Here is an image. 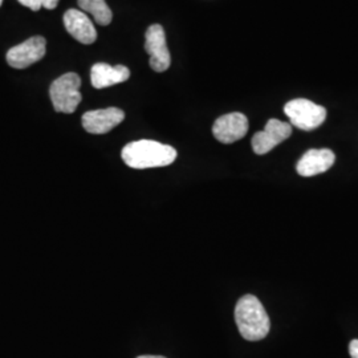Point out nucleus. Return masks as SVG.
Instances as JSON below:
<instances>
[{
  "mask_svg": "<svg viewBox=\"0 0 358 358\" xmlns=\"http://www.w3.org/2000/svg\"><path fill=\"white\" fill-rule=\"evenodd\" d=\"M177 155L173 146L152 140L130 142L121 152L122 161L137 170L169 166L177 159Z\"/></svg>",
  "mask_w": 358,
  "mask_h": 358,
  "instance_id": "nucleus-1",
  "label": "nucleus"
},
{
  "mask_svg": "<svg viewBox=\"0 0 358 358\" xmlns=\"http://www.w3.org/2000/svg\"><path fill=\"white\" fill-rule=\"evenodd\" d=\"M235 321L242 337L247 341L263 340L271 328L268 313L260 300L252 294H245L239 299L235 308Z\"/></svg>",
  "mask_w": 358,
  "mask_h": 358,
  "instance_id": "nucleus-2",
  "label": "nucleus"
},
{
  "mask_svg": "<svg viewBox=\"0 0 358 358\" xmlns=\"http://www.w3.org/2000/svg\"><path fill=\"white\" fill-rule=\"evenodd\" d=\"M80 87L81 78L75 72H69L56 78L50 88V96L55 110L65 115L73 113L83 100Z\"/></svg>",
  "mask_w": 358,
  "mask_h": 358,
  "instance_id": "nucleus-3",
  "label": "nucleus"
},
{
  "mask_svg": "<svg viewBox=\"0 0 358 358\" xmlns=\"http://www.w3.org/2000/svg\"><path fill=\"white\" fill-rule=\"evenodd\" d=\"M284 112L291 120V125L301 130L319 128L327 118V109L306 99H296L285 103Z\"/></svg>",
  "mask_w": 358,
  "mask_h": 358,
  "instance_id": "nucleus-4",
  "label": "nucleus"
},
{
  "mask_svg": "<svg viewBox=\"0 0 358 358\" xmlns=\"http://www.w3.org/2000/svg\"><path fill=\"white\" fill-rule=\"evenodd\" d=\"M145 51L150 56L152 69L161 73L169 69L171 64V56L167 48L166 34L161 24L149 27L145 35Z\"/></svg>",
  "mask_w": 358,
  "mask_h": 358,
  "instance_id": "nucleus-5",
  "label": "nucleus"
},
{
  "mask_svg": "<svg viewBox=\"0 0 358 358\" xmlns=\"http://www.w3.org/2000/svg\"><path fill=\"white\" fill-rule=\"evenodd\" d=\"M47 51V41L43 36H34L7 52V63L15 69H26L40 62Z\"/></svg>",
  "mask_w": 358,
  "mask_h": 358,
  "instance_id": "nucleus-6",
  "label": "nucleus"
},
{
  "mask_svg": "<svg viewBox=\"0 0 358 358\" xmlns=\"http://www.w3.org/2000/svg\"><path fill=\"white\" fill-rule=\"evenodd\" d=\"M292 134V125L271 118L263 131H257L252 137V149L256 154L263 155L285 141Z\"/></svg>",
  "mask_w": 358,
  "mask_h": 358,
  "instance_id": "nucleus-7",
  "label": "nucleus"
},
{
  "mask_svg": "<svg viewBox=\"0 0 358 358\" xmlns=\"http://www.w3.org/2000/svg\"><path fill=\"white\" fill-rule=\"evenodd\" d=\"M124 120V110L118 108H106L84 113L83 127L90 134H105L118 127Z\"/></svg>",
  "mask_w": 358,
  "mask_h": 358,
  "instance_id": "nucleus-8",
  "label": "nucleus"
},
{
  "mask_svg": "<svg viewBox=\"0 0 358 358\" xmlns=\"http://www.w3.org/2000/svg\"><path fill=\"white\" fill-rule=\"evenodd\" d=\"M248 131V120L242 113H229L219 117L214 122L213 134L222 143L242 140Z\"/></svg>",
  "mask_w": 358,
  "mask_h": 358,
  "instance_id": "nucleus-9",
  "label": "nucleus"
},
{
  "mask_svg": "<svg viewBox=\"0 0 358 358\" xmlns=\"http://www.w3.org/2000/svg\"><path fill=\"white\" fill-rule=\"evenodd\" d=\"M64 26L66 32L81 44H93L97 38L96 28L87 13L71 8L64 13Z\"/></svg>",
  "mask_w": 358,
  "mask_h": 358,
  "instance_id": "nucleus-10",
  "label": "nucleus"
},
{
  "mask_svg": "<svg viewBox=\"0 0 358 358\" xmlns=\"http://www.w3.org/2000/svg\"><path fill=\"white\" fill-rule=\"evenodd\" d=\"M336 155L329 149H310L297 162L296 170L301 177H313L333 166Z\"/></svg>",
  "mask_w": 358,
  "mask_h": 358,
  "instance_id": "nucleus-11",
  "label": "nucleus"
},
{
  "mask_svg": "<svg viewBox=\"0 0 358 358\" xmlns=\"http://www.w3.org/2000/svg\"><path fill=\"white\" fill-rule=\"evenodd\" d=\"M129 77L130 71L125 65L112 66L105 63H97L92 66L90 71V81L96 90H103L115 84L125 83Z\"/></svg>",
  "mask_w": 358,
  "mask_h": 358,
  "instance_id": "nucleus-12",
  "label": "nucleus"
},
{
  "mask_svg": "<svg viewBox=\"0 0 358 358\" xmlns=\"http://www.w3.org/2000/svg\"><path fill=\"white\" fill-rule=\"evenodd\" d=\"M81 10L90 13L94 22L100 26H108L112 23L113 13L105 0H77Z\"/></svg>",
  "mask_w": 358,
  "mask_h": 358,
  "instance_id": "nucleus-13",
  "label": "nucleus"
},
{
  "mask_svg": "<svg viewBox=\"0 0 358 358\" xmlns=\"http://www.w3.org/2000/svg\"><path fill=\"white\" fill-rule=\"evenodd\" d=\"M17 1L32 11H38L43 7L47 10H55L59 4V0H17Z\"/></svg>",
  "mask_w": 358,
  "mask_h": 358,
  "instance_id": "nucleus-14",
  "label": "nucleus"
},
{
  "mask_svg": "<svg viewBox=\"0 0 358 358\" xmlns=\"http://www.w3.org/2000/svg\"><path fill=\"white\" fill-rule=\"evenodd\" d=\"M349 353H350V357L358 358V340H353L349 345Z\"/></svg>",
  "mask_w": 358,
  "mask_h": 358,
  "instance_id": "nucleus-15",
  "label": "nucleus"
},
{
  "mask_svg": "<svg viewBox=\"0 0 358 358\" xmlns=\"http://www.w3.org/2000/svg\"><path fill=\"white\" fill-rule=\"evenodd\" d=\"M137 358H166L164 357V356H140V357Z\"/></svg>",
  "mask_w": 358,
  "mask_h": 358,
  "instance_id": "nucleus-16",
  "label": "nucleus"
},
{
  "mask_svg": "<svg viewBox=\"0 0 358 358\" xmlns=\"http://www.w3.org/2000/svg\"><path fill=\"white\" fill-rule=\"evenodd\" d=\"M1 4H3V0H0V6H1Z\"/></svg>",
  "mask_w": 358,
  "mask_h": 358,
  "instance_id": "nucleus-17",
  "label": "nucleus"
}]
</instances>
